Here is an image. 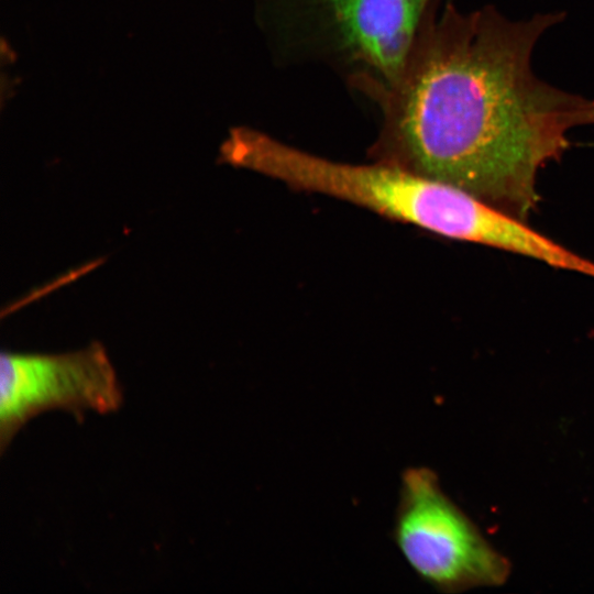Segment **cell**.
Wrapping results in <instances>:
<instances>
[{"label": "cell", "mask_w": 594, "mask_h": 594, "mask_svg": "<svg viewBox=\"0 0 594 594\" xmlns=\"http://www.w3.org/2000/svg\"><path fill=\"white\" fill-rule=\"evenodd\" d=\"M391 537L414 574L439 591H459L502 576L501 560L426 466L402 472Z\"/></svg>", "instance_id": "3"}, {"label": "cell", "mask_w": 594, "mask_h": 594, "mask_svg": "<svg viewBox=\"0 0 594 594\" xmlns=\"http://www.w3.org/2000/svg\"><path fill=\"white\" fill-rule=\"evenodd\" d=\"M562 19L513 21L492 6L466 13L433 0L377 107V148L525 220L539 200L538 172L569 147L588 101L532 70L535 45Z\"/></svg>", "instance_id": "1"}, {"label": "cell", "mask_w": 594, "mask_h": 594, "mask_svg": "<svg viewBox=\"0 0 594 594\" xmlns=\"http://www.w3.org/2000/svg\"><path fill=\"white\" fill-rule=\"evenodd\" d=\"M123 404V391L99 342L65 353L3 351L0 358V447L4 453L21 428L47 410L107 415Z\"/></svg>", "instance_id": "4"}, {"label": "cell", "mask_w": 594, "mask_h": 594, "mask_svg": "<svg viewBox=\"0 0 594 594\" xmlns=\"http://www.w3.org/2000/svg\"><path fill=\"white\" fill-rule=\"evenodd\" d=\"M594 124V100H588L582 114V125Z\"/></svg>", "instance_id": "5"}, {"label": "cell", "mask_w": 594, "mask_h": 594, "mask_svg": "<svg viewBox=\"0 0 594 594\" xmlns=\"http://www.w3.org/2000/svg\"><path fill=\"white\" fill-rule=\"evenodd\" d=\"M433 0H256L273 63L320 67L376 108Z\"/></svg>", "instance_id": "2"}]
</instances>
